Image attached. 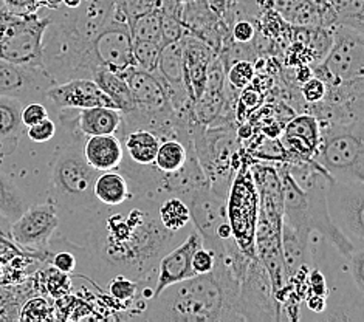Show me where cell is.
I'll use <instances>...</instances> for the list:
<instances>
[{
	"mask_svg": "<svg viewBox=\"0 0 364 322\" xmlns=\"http://www.w3.org/2000/svg\"><path fill=\"white\" fill-rule=\"evenodd\" d=\"M159 200L134 194L117 206L98 205L92 211L85 254L92 274L106 285L124 276L141 284H155L164 252L181 242L178 232L163 226Z\"/></svg>",
	"mask_w": 364,
	"mask_h": 322,
	"instance_id": "6da1fadb",
	"label": "cell"
},
{
	"mask_svg": "<svg viewBox=\"0 0 364 322\" xmlns=\"http://www.w3.org/2000/svg\"><path fill=\"white\" fill-rule=\"evenodd\" d=\"M250 260L242 254L215 257L213 272L196 274L166 286L147 302L140 319L174 322L242 321L239 285Z\"/></svg>",
	"mask_w": 364,
	"mask_h": 322,
	"instance_id": "7a4b0ae2",
	"label": "cell"
},
{
	"mask_svg": "<svg viewBox=\"0 0 364 322\" xmlns=\"http://www.w3.org/2000/svg\"><path fill=\"white\" fill-rule=\"evenodd\" d=\"M76 109L58 110L59 123L63 126L64 141L58 146L50 163L48 195L58 210L65 213H92L100 203L93 194L95 180L100 171L93 169L82 152L85 136L75 123Z\"/></svg>",
	"mask_w": 364,
	"mask_h": 322,
	"instance_id": "3957f363",
	"label": "cell"
},
{
	"mask_svg": "<svg viewBox=\"0 0 364 322\" xmlns=\"http://www.w3.org/2000/svg\"><path fill=\"white\" fill-rule=\"evenodd\" d=\"M193 144L198 164L210 188L227 197L231 181L240 166L244 147L232 124L202 126L193 129Z\"/></svg>",
	"mask_w": 364,
	"mask_h": 322,
	"instance_id": "277c9868",
	"label": "cell"
},
{
	"mask_svg": "<svg viewBox=\"0 0 364 322\" xmlns=\"http://www.w3.org/2000/svg\"><path fill=\"white\" fill-rule=\"evenodd\" d=\"M321 136L314 160L333 178L364 181L363 121L319 124Z\"/></svg>",
	"mask_w": 364,
	"mask_h": 322,
	"instance_id": "5b68a950",
	"label": "cell"
},
{
	"mask_svg": "<svg viewBox=\"0 0 364 322\" xmlns=\"http://www.w3.org/2000/svg\"><path fill=\"white\" fill-rule=\"evenodd\" d=\"M50 23L48 13L14 14L0 8V59L14 64L44 67L42 39Z\"/></svg>",
	"mask_w": 364,
	"mask_h": 322,
	"instance_id": "8992f818",
	"label": "cell"
},
{
	"mask_svg": "<svg viewBox=\"0 0 364 322\" xmlns=\"http://www.w3.org/2000/svg\"><path fill=\"white\" fill-rule=\"evenodd\" d=\"M251 159L244 151L240 166L227 194V217L232 237L240 252L248 259L256 257L255 234L259 213V195L250 169Z\"/></svg>",
	"mask_w": 364,
	"mask_h": 322,
	"instance_id": "52a82bcc",
	"label": "cell"
},
{
	"mask_svg": "<svg viewBox=\"0 0 364 322\" xmlns=\"http://www.w3.org/2000/svg\"><path fill=\"white\" fill-rule=\"evenodd\" d=\"M332 43L321 63L311 67L314 76L326 85L349 84L364 76V34L363 31L335 25Z\"/></svg>",
	"mask_w": 364,
	"mask_h": 322,
	"instance_id": "ba28073f",
	"label": "cell"
},
{
	"mask_svg": "<svg viewBox=\"0 0 364 322\" xmlns=\"http://www.w3.org/2000/svg\"><path fill=\"white\" fill-rule=\"evenodd\" d=\"M327 211L353 248H364V181L333 177L328 180Z\"/></svg>",
	"mask_w": 364,
	"mask_h": 322,
	"instance_id": "9c48e42d",
	"label": "cell"
},
{
	"mask_svg": "<svg viewBox=\"0 0 364 322\" xmlns=\"http://www.w3.org/2000/svg\"><path fill=\"white\" fill-rule=\"evenodd\" d=\"M239 313L242 321H279L281 304L276 301L270 277L261 260L251 259L239 285Z\"/></svg>",
	"mask_w": 364,
	"mask_h": 322,
	"instance_id": "30bf717a",
	"label": "cell"
},
{
	"mask_svg": "<svg viewBox=\"0 0 364 322\" xmlns=\"http://www.w3.org/2000/svg\"><path fill=\"white\" fill-rule=\"evenodd\" d=\"M188 205L191 223L194 230L200 234L202 247L211 249L214 256H222L228 245L218 237V228L228 220L227 217V197L215 193L210 186L194 189L191 193L181 195ZM232 243V242H231Z\"/></svg>",
	"mask_w": 364,
	"mask_h": 322,
	"instance_id": "8fae6325",
	"label": "cell"
},
{
	"mask_svg": "<svg viewBox=\"0 0 364 322\" xmlns=\"http://www.w3.org/2000/svg\"><path fill=\"white\" fill-rule=\"evenodd\" d=\"M92 45L104 68L124 75L129 68L135 67L131 28L124 16L115 8L106 25L92 39Z\"/></svg>",
	"mask_w": 364,
	"mask_h": 322,
	"instance_id": "7c38bea8",
	"label": "cell"
},
{
	"mask_svg": "<svg viewBox=\"0 0 364 322\" xmlns=\"http://www.w3.org/2000/svg\"><path fill=\"white\" fill-rule=\"evenodd\" d=\"M55 85L44 67H30L0 59V97L28 102L46 101V93Z\"/></svg>",
	"mask_w": 364,
	"mask_h": 322,
	"instance_id": "4fadbf2b",
	"label": "cell"
},
{
	"mask_svg": "<svg viewBox=\"0 0 364 322\" xmlns=\"http://www.w3.org/2000/svg\"><path fill=\"white\" fill-rule=\"evenodd\" d=\"M58 226V208L51 202H47L28 206L14 222H11L10 236L21 248L47 251Z\"/></svg>",
	"mask_w": 364,
	"mask_h": 322,
	"instance_id": "5bb4252c",
	"label": "cell"
},
{
	"mask_svg": "<svg viewBox=\"0 0 364 322\" xmlns=\"http://www.w3.org/2000/svg\"><path fill=\"white\" fill-rule=\"evenodd\" d=\"M48 101L56 110L60 109H89V107H112L117 109L101 87L93 80L77 77L67 82L55 84L46 93Z\"/></svg>",
	"mask_w": 364,
	"mask_h": 322,
	"instance_id": "9a60e30c",
	"label": "cell"
},
{
	"mask_svg": "<svg viewBox=\"0 0 364 322\" xmlns=\"http://www.w3.org/2000/svg\"><path fill=\"white\" fill-rule=\"evenodd\" d=\"M198 247H202V237L193 226L183 240L177 243L168 252H164L157 267V281H155L154 298L159 296L166 286L196 276L191 260H193L194 251Z\"/></svg>",
	"mask_w": 364,
	"mask_h": 322,
	"instance_id": "2e32d148",
	"label": "cell"
},
{
	"mask_svg": "<svg viewBox=\"0 0 364 322\" xmlns=\"http://www.w3.org/2000/svg\"><path fill=\"white\" fill-rule=\"evenodd\" d=\"M183 43V67H185V82L191 98L197 101L205 90L208 68L218 53L200 39L191 34L181 38Z\"/></svg>",
	"mask_w": 364,
	"mask_h": 322,
	"instance_id": "e0dca14e",
	"label": "cell"
},
{
	"mask_svg": "<svg viewBox=\"0 0 364 322\" xmlns=\"http://www.w3.org/2000/svg\"><path fill=\"white\" fill-rule=\"evenodd\" d=\"M319 121L314 115L304 113V115L293 118L281 136V143L290 154L289 163L314 159L319 144Z\"/></svg>",
	"mask_w": 364,
	"mask_h": 322,
	"instance_id": "ac0fdd59",
	"label": "cell"
},
{
	"mask_svg": "<svg viewBox=\"0 0 364 322\" xmlns=\"http://www.w3.org/2000/svg\"><path fill=\"white\" fill-rule=\"evenodd\" d=\"M124 76L135 102V109L155 112L171 106L166 84L155 72L151 73L138 67H132L124 73Z\"/></svg>",
	"mask_w": 364,
	"mask_h": 322,
	"instance_id": "d6986e66",
	"label": "cell"
},
{
	"mask_svg": "<svg viewBox=\"0 0 364 322\" xmlns=\"http://www.w3.org/2000/svg\"><path fill=\"white\" fill-rule=\"evenodd\" d=\"M123 144V160L136 166H152L161 138L147 127H119L115 134Z\"/></svg>",
	"mask_w": 364,
	"mask_h": 322,
	"instance_id": "ffe728a7",
	"label": "cell"
},
{
	"mask_svg": "<svg viewBox=\"0 0 364 322\" xmlns=\"http://www.w3.org/2000/svg\"><path fill=\"white\" fill-rule=\"evenodd\" d=\"M309 232L294 230L290 225L282 222L281 249L289 279H291L299 269L314 268V260H311V252L309 248Z\"/></svg>",
	"mask_w": 364,
	"mask_h": 322,
	"instance_id": "44dd1931",
	"label": "cell"
},
{
	"mask_svg": "<svg viewBox=\"0 0 364 322\" xmlns=\"http://www.w3.org/2000/svg\"><path fill=\"white\" fill-rule=\"evenodd\" d=\"M82 152L90 166L100 172L117 169L124 155L123 144L117 135L87 136L82 146Z\"/></svg>",
	"mask_w": 364,
	"mask_h": 322,
	"instance_id": "7402d4cb",
	"label": "cell"
},
{
	"mask_svg": "<svg viewBox=\"0 0 364 322\" xmlns=\"http://www.w3.org/2000/svg\"><path fill=\"white\" fill-rule=\"evenodd\" d=\"M193 154H194L193 140H181V138L171 136V138H164V140L160 141L159 151H157V155H155L152 166L155 171H159L161 173L160 193L163 198H166L163 193L164 178L183 169L186 166L189 156Z\"/></svg>",
	"mask_w": 364,
	"mask_h": 322,
	"instance_id": "603a6c76",
	"label": "cell"
},
{
	"mask_svg": "<svg viewBox=\"0 0 364 322\" xmlns=\"http://www.w3.org/2000/svg\"><path fill=\"white\" fill-rule=\"evenodd\" d=\"M75 123L85 138L93 135H115L121 126V112L112 107L76 109Z\"/></svg>",
	"mask_w": 364,
	"mask_h": 322,
	"instance_id": "cb8c5ba5",
	"label": "cell"
},
{
	"mask_svg": "<svg viewBox=\"0 0 364 322\" xmlns=\"http://www.w3.org/2000/svg\"><path fill=\"white\" fill-rule=\"evenodd\" d=\"M93 194L97 202L102 206L121 205L134 195L132 186L118 169L100 172V176L95 180Z\"/></svg>",
	"mask_w": 364,
	"mask_h": 322,
	"instance_id": "d4e9b609",
	"label": "cell"
},
{
	"mask_svg": "<svg viewBox=\"0 0 364 322\" xmlns=\"http://www.w3.org/2000/svg\"><path fill=\"white\" fill-rule=\"evenodd\" d=\"M93 81L101 87V90L106 93L112 101H114L115 107L121 113H127L135 109V102L132 100L126 76L123 73L112 72L109 68L102 67L97 72V75L93 76Z\"/></svg>",
	"mask_w": 364,
	"mask_h": 322,
	"instance_id": "484cf974",
	"label": "cell"
},
{
	"mask_svg": "<svg viewBox=\"0 0 364 322\" xmlns=\"http://www.w3.org/2000/svg\"><path fill=\"white\" fill-rule=\"evenodd\" d=\"M23 104L14 98L0 97V144H10L11 149L23 132L22 124Z\"/></svg>",
	"mask_w": 364,
	"mask_h": 322,
	"instance_id": "4316f807",
	"label": "cell"
},
{
	"mask_svg": "<svg viewBox=\"0 0 364 322\" xmlns=\"http://www.w3.org/2000/svg\"><path fill=\"white\" fill-rule=\"evenodd\" d=\"M159 215L163 226L172 232L186 230L191 223V215L185 200L177 195L163 198L159 206Z\"/></svg>",
	"mask_w": 364,
	"mask_h": 322,
	"instance_id": "83f0119b",
	"label": "cell"
},
{
	"mask_svg": "<svg viewBox=\"0 0 364 322\" xmlns=\"http://www.w3.org/2000/svg\"><path fill=\"white\" fill-rule=\"evenodd\" d=\"M28 206V200L21 193V189L4 173H0V214L11 223Z\"/></svg>",
	"mask_w": 364,
	"mask_h": 322,
	"instance_id": "f1b7e54d",
	"label": "cell"
},
{
	"mask_svg": "<svg viewBox=\"0 0 364 322\" xmlns=\"http://www.w3.org/2000/svg\"><path fill=\"white\" fill-rule=\"evenodd\" d=\"M131 28L132 41H144L155 42L163 45V34H161V11L159 6L154 10L144 13L138 17L135 22L129 25Z\"/></svg>",
	"mask_w": 364,
	"mask_h": 322,
	"instance_id": "f546056e",
	"label": "cell"
},
{
	"mask_svg": "<svg viewBox=\"0 0 364 322\" xmlns=\"http://www.w3.org/2000/svg\"><path fill=\"white\" fill-rule=\"evenodd\" d=\"M250 159L265 163H289L290 154L285 149L279 138L264 136L253 149L247 152Z\"/></svg>",
	"mask_w": 364,
	"mask_h": 322,
	"instance_id": "4dcf8cb0",
	"label": "cell"
},
{
	"mask_svg": "<svg viewBox=\"0 0 364 322\" xmlns=\"http://www.w3.org/2000/svg\"><path fill=\"white\" fill-rule=\"evenodd\" d=\"M255 80V65L248 59L232 60L230 65L225 67V81L231 90L240 92L248 87Z\"/></svg>",
	"mask_w": 364,
	"mask_h": 322,
	"instance_id": "1f68e13d",
	"label": "cell"
},
{
	"mask_svg": "<svg viewBox=\"0 0 364 322\" xmlns=\"http://www.w3.org/2000/svg\"><path fill=\"white\" fill-rule=\"evenodd\" d=\"M163 45L155 42H144V41H132V53L135 67L141 68L144 72L154 73L157 70L159 56Z\"/></svg>",
	"mask_w": 364,
	"mask_h": 322,
	"instance_id": "d6a6232c",
	"label": "cell"
},
{
	"mask_svg": "<svg viewBox=\"0 0 364 322\" xmlns=\"http://www.w3.org/2000/svg\"><path fill=\"white\" fill-rule=\"evenodd\" d=\"M106 286L112 298L117 299L118 302L131 304L140 296L141 282L132 281L124 276H115L106 284Z\"/></svg>",
	"mask_w": 364,
	"mask_h": 322,
	"instance_id": "836d02e7",
	"label": "cell"
},
{
	"mask_svg": "<svg viewBox=\"0 0 364 322\" xmlns=\"http://www.w3.org/2000/svg\"><path fill=\"white\" fill-rule=\"evenodd\" d=\"M159 0H115V10L124 16L127 23L131 25L144 13L154 10Z\"/></svg>",
	"mask_w": 364,
	"mask_h": 322,
	"instance_id": "e575fe53",
	"label": "cell"
},
{
	"mask_svg": "<svg viewBox=\"0 0 364 322\" xmlns=\"http://www.w3.org/2000/svg\"><path fill=\"white\" fill-rule=\"evenodd\" d=\"M262 93L257 89H253V85L245 87L244 90L239 92V101H237V119L245 121L251 117L259 106L262 104Z\"/></svg>",
	"mask_w": 364,
	"mask_h": 322,
	"instance_id": "d590c367",
	"label": "cell"
},
{
	"mask_svg": "<svg viewBox=\"0 0 364 322\" xmlns=\"http://www.w3.org/2000/svg\"><path fill=\"white\" fill-rule=\"evenodd\" d=\"M21 321H47L53 319V310L50 304L42 298H34L25 304L19 315Z\"/></svg>",
	"mask_w": 364,
	"mask_h": 322,
	"instance_id": "8d00e7d4",
	"label": "cell"
},
{
	"mask_svg": "<svg viewBox=\"0 0 364 322\" xmlns=\"http://www.w3.org/2000/svg\"><path fill=\"white\" fill-rule=\"evenodd\" d=\"M161 34H163V45L172 42H178L186 34V30L181 23V19L174 14L161 13Z\"/></svg>",
	"mask_w": 364,
	"mask_h": 322,
	"instance_id": "74e56055",
	"label": "cell"
},
{
	"mask_svg": "<svg viewBox=\"0 0 364 322\" xmlns=\"http://www.w3.org/2000/svg\"><path fill=\"white\" fill-rule=\"evenodd\" d=\"M228 33L232 42L251 43L256 36V25L250 19H237L230 23Z\"/></svg>",
	"mask_w": 364,
	"mask_h": 322,
	"instance_id": "f35d334b",
	"label": "cell"
},
{
	"mask_svg": "<svg viewBox=\"0 0 364 322\" xmlns=\"http://www.w3.org/2000/svg\"><path fill=\"white\" fill-rule=\"evenodd\" d=\"M327 93V85L323 80H319L318 76H311L309 81L301 84V95L304 98L307 106L311 104H318L326 98Z\"/></svg>",
	"mask_w": 364,
	"mask_h": 322,
	"instance_id": "ab89813d",
	"label": "cell"
},
{
	"mask_svg": "<svg viewBox=\"0 0 364 322\" xmlns=\"http://www.w3.org/2000/svg\"><path fill=\"white\" fill-rule=\"evenodd\" d=\"M46 286L48 293L53 296V298H64V296L70 290V281H68V274H64L58 272L53 267L47 272V279Z\"/></svg>",
	"mask_w": 364,
	"mask_h": 322,
	"instance_id": "60d3db41",
	"label": "cell"
},
{
	"mask_svg": "<svg viewBox=\"0 0 364 322\" xmlns=\"http://www.w3.org/2000/svg\"><path fill=\"white\" fill-rule=\"evenodd\" d=\"M56 135V123L50 117L27 127V136L34 143H46Z\"/></svg>",
	"mask_w": 364,
	"mask_h": 322,
	"instance_id": "b9f144b4",
	"label": "cell"
},
{
	"mask_svg": "<svg viewBox=\"0 0 364 322\" xmlns=\"http://www.w3.org/2000/svg\"><path fill=\"white\" fill-rule=\"evenodd\" d=\"M349 273L358 291L364 290V248H355L348 259Z\"/></svg>",
	"mask_w": 364,
	"mask_h": 322,
	"instance_id": "7bdbcfd3",
	"label": "cell"
},
{
	"mask_svg": "<svg viewBox=\"0 0 364 322\" xmlns=\"http://www.w3.org/2000/svg\"><path fill=\"white\" fill-rule=\"evenodd\" d=\"M191 265H193V272L194 274H206L213 272V268L215 265V256L211 249H208L205 247H198L194 254L193 260H191Z\"/></svg>",
	"mask_w": 364,
	"mask_h": 322,
	"instance_id": "ee69618b",
	"label": "cell"
},
{
	"mask_svg": "<svg viewBox=\"0 0 364 322\" xmlns=\"http://www.w3.org/2000/svg\"><path fill=\"white\" fill-rule=\"evenodd\" d=\"M47 117H50L48 109L42 102H28L22 107V124L25 127L36 124Z\"/></svg>",
	"mask_w": 364,
	"mask_h": 322,
	"instance_id": "f6af8a7d",
	"label": "cell"
},
{
	"mask_svg": "<svg viewBox=\"0 0 364 322\" xmlns=\"http://www.w3.org/2000/svg\"><path fill=\"white\" fill-rule=\"evenodd\" d=\"M51 267H53L55 269H58V272L64 273V274H73L76 272V267H77V259L76 256L73 254L72 251H58L56 254L51 257Z\"/></svg>",
	"mask_w": 364,
	"mask_h": 322,
	"instance_id": "bcb514c9",
	"label": "cell"
},
{
	"mask_svg": "<svg viewBox=\"0 0 364 322\" xmlns=\"http://www.w3.org/2000/svg\"><path fill=\"white\" fill-rule=\"evenodd\" d=\"M2 4L14 14H30L41 10L38 0H2Z\"/></svg>",
	"mask_w": 364,
	"mask_h": 322,
	"instance_id": "7dc6e473",
	"label": "cell"
},
{
	"mask_svg": "<svg viewBox=\"0 0 364 322\" xmlns=\"http://www.w3.org/2000/svg\"><path fill=\"white\" fill-rule=\"evenodd\" d=\"M189 0H159L157 6L160 11L164 14H174L181 19V11H183V5Z\"/></svg>",
	"mask_w": 364,
	"mask_h": 322,
	"instance_id": "c3c4849f",
	"label": "cell"
},
{
	"mask_svg": "<svg viewBox=\"0 0 364 322\" xmlns=\"http://www.w3.org/2000/svg\"><path fill=\"white\" fill-rule=\"evenodd\" d=\"M198 2H205V4L210 5L211 10L225 22V13H227L228 0H198Z\"/></svg>",
	"mask_w": 364,
	"mask_h": 322,
	"instance_id": "681fc988",
	"label": "cell"
},
{
	"mask_svg": "<svg viewBox=\"0 0 364 322\" xmlns=\"http://www.w3.org/2000/svg\"><path fill=\"white\" fill-rule=\"evenodd\" d=\"M314 76V70H311V67L309 64H302V65H296V81L299 84H304L306 81H309L310 77Z\"/></svg>",
	"mask_w": 364,
	"mask_h": 322,
	"instance_id": "f907efd6",
	"label": "cell"
},
{
	"mask_svg": "<svg viewBox=\"0 0 364 322\" xmlns=\"http://www.w3.org/2000/svg\"><path fill=\"white\" fill-rule=\"evenodd\" d=\"M82 4V0H63V6L68 8V10H76Z\"/></svg>",
	"mask_w": 364,
	"mask_h": 322,
	"instance_id": "816d5d0a",
	"label": "cell"
},
{
	"mask_svg": "<svg viewBox=\"0 0 364 322\" xmlns=\"http://www.w3.org/2000/svg\"><path fill=\"white\" fill-rule=\"evenodd\" d=\"M4 6V4H2V0H0V8H2Z\"/></svg>",
	"mask_w": 364,
	"mask_h": 322,
	"instance_id": "f5cc1de1",
	"label": "cell"
}]
</instances>
